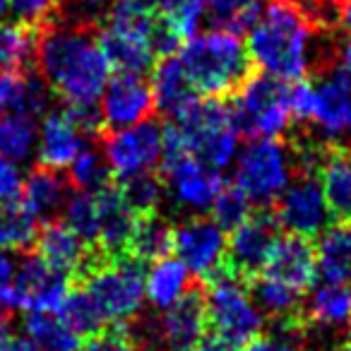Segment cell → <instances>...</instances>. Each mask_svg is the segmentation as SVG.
I'll use <instances>...</instances> for the list:
<instances>
[{
	"label": "cell",
	"instance_id": "4dcf8cb0",
	"mask_svg": "<svg viewBox=\"0 0 351 351\" xmlns=\"http://www.w3.org/2000/svg\"><path fill=\"white\" fill-rule=\"evenodd\" d=\"M267 5L269 0H207L205 22L217 32L241 36L258 25Z\"/></svg>",
	"mask_w": 351,
	"mask_h": 351
},
{
	"label": "cell",
	"instance_id": "d6a6232c",
	"mask_svg": "<svg viewBox=\"0 0 351 351\" xmlns=\"http://www.w3.org/2000/svg\"><path fill=\"white\" fill-rule=\"evenodd\" d=\"M22 332L39 351H75L80 346V337L56 313H27Z\"/></svg>",
	"mask_w": 351,
	"mask_h": 351
},
{
	"label": "cell",
	"instance_id": "603a6c76",
	"mask_svg": "<svg viewBox=\"0 0 351 351\" xmlns=\"http://www.w3.org/2000/svg\"><path fill=\"white\" fill-rule=\"evenodd\" d=\"M152 94H154V108L161 116L178 121L183 118L197 101L200 94L193 87L186 68L178 56H164L152 68Z\"/></svg>",
	"mask_w": 351,
	"mask_h": 351
},
{
	"label": "cell",
	"instance_id": "8d00e7d4",
	"mask_svg": "<svg viewBox=\"0 0 351 351\" xmlns=\"http://www.w3.org/2000/svg\"><path fill=\"white\" fill-rule=\"evenodd\" d=\"M56 315H58L80 339H82V337L89 339V337L99 335V332L106 327V320H104L101 311H99V306L94 303V298L84 291V287L73 289Z\"/></svg>",
	"mask_w": 351,
	"mask_h": 351
},
{
	"label": "cell",
	"instance_id": "30bf717a",
	"mask_svg": "<svg viewBox=\"0 0 351 351\" xmlns=\"http://www.w3.org/2000/svg\"><path fill=\"white\" fill-rule=\"evenodd\" d=\"M161 149H164V128L152 118L123 130L106 132L101 137V152L113 178L118 181L152 173L161 164Z\"/></svg>",
	"mask_w": 351,
	"mask_h": 351
},
{
	"label": "cell",
	"instance_id": "6f0895ef",
	"mask_svg": "<svg viewBox=\"0 0 351 351\" xmlns=\"http://www.w3.org/2000/svg\"><path fill=\"white\" fill-rule=\"evenodd\" d=\"M349 344H351V327H349Z\"/></svg>",
	"mask_w": 351,
	"mask_h": 351
},
{
	"label": "cell",
	"instance_id": "ffe728a7",
	"mask_svg": "<svg viewBox=\"0 0 351 351\" xmlns=\"http://www.w3.org/2000/svg\"><path fill=\"white\" fill-rule=\"evenodd\" d=\"M87 140H92V137L75 121L68 106L53 108V111L41 116L36 161H39V166L53 171L70 169L75 156L87 147Z\"/></svg>",
	"mask_w": 351,
	"mask_h": 351
},
{
	"label": "cell",
	"instance_id": "d6986e66",
	"mask_svg": "<svg viewBox=\"0 0 351 351\" xmlns=\"http://www.w3.org/2000/svg\"><path fill=\"white\" fill-rule=\"evenodd\" d=\"M36 248H39V255L51 267L77 279H82L99 263L106 260L94 245H89L84 239H80L63 219L46 221L41 226L39 236H36Z\"/></svg>",
	"mask_w": 351,
	"mask_h": 351
},
{
	"label": "cell",
	"instance_id": "ba28073f",
	"mask_svg": "<svg viewBox=\"0 0 351 351\" xmlns=\"http://www.w3.org/2000/svg\"><path fill=\"white\" fill-rule=\"evenodd\" d=\"M145 263L132 255L121 260H104L84 274V291L94 298L104 320L125 327L142 313L145 306Z\"/></svg>",
	"mask_w": 351,
	"mask_h": 351
},
{
	"label": "cell",
	"instance_id": "7dc6e473",
	"mask_svg": "<svg viewBox=\"0 0 351 351\" xmlns=\"http://www.w3.org/2000/svg\"><path fill=\"white\" fill-rule=\"evenodd\" d=\"M241 351H298V341L282 332H272V335L255 337L253 341L241 346Z\"/></svg>",
	"mask_w": 351,
	"mask_h": 351
},
{
	"label": "cell",
	"instance_id": "9c48e42d",
	"mask_svg": "<svg viewBox=\"0 0 351 351\" xmlns=\"http://www.w3.org/2000/svg\"><path fill=\"white\" fill-rule=\"evenodd\" d=\"M181 128L188 142V152L210 169L224 173L239 156V130L231 121V108L221 99L197 101L191 111L178 121H171Z\"/></svg>",
	"mask_w": 351,
	"mask_h": 351
},
{
	"label": "cell",
	"instance_id": "4316f807",
	"mask_svg": "<svg viewBox=\"0 0 351 351\" xmlns=\"http://www.w3.org/2000/svg\"><path fill=\"white\" fill-rule=\"evenodd\" d=\"M70 197V181H65L60 171L36 166L25 176L22 188V205L39 221H53L63 212Z\"/></svg>",
	"mask_w": 351,
	"mask_h": 351
},
{
	"label": "cell",
	"instance_id": "8992f818",
	"mask_svg": "<svg viewBox=\"0 0 351 351\" xmlns=\"http://www.w3.org/2000/svg\"><path fill=\"white\" fill-rule=\"evenodd\" d=\"M231 121L239 135L245 137H282L293 123L291 84L272 75H250L231 94Z\"/></svg>",
	"mask_w": 351,
	"mask_h": 351
},
{
	"label": "cell",
	"instance_id": "1f68e13d",
	"mask_svg": "<svg viewBox=\"0 0 351 351\" xmlns=\"http://www.w3.org/2000/svg\"><path fill=\"white\" fill-rule=\"evenodd\" d=\"M39 145V123L27 113L0 116V156L25 164L36 156Z\"/></svg>",
	"mask_w": 351,
	"mask_h": 351
},
{
	"label": "cell",
	"instance_id": "2e32d148",
	"mask_svg": "<svg viewBox=\"0 0 351 351\" xmlns=\"http://www.w3.org/2000/svg\"><path fill=\"white\" fill-rule=\"evenodd\" d=\"M70 291H73V277L51 267L39 253L25 255L17 263V279H15L17 311L58 313Z\"/></svg>",
	"mask_w": 351,
	"mask_h": 351
},
{
	"label": "cell",
	"instance_id": "5bb4252c",
	"mask_svg": "<svg viewBox=\"0 0 351 351\" xmlns=\"http://www.w3.org/2000/svg\"><path fill=\"white\" fill-rule=\"evenodd\" d=\"M161 178L166 186V200L176 210L193 217L210 212L219 193L226 188L221 171L210 169L191 154L161 166Z\"/></svg>",
	"mask_w": 351,
	"mask_h": 351
},
{
	"label": "cell",
	"instance_id": "d4e9b609",
	"mask_svg": "<svg viewBox=\"0 0 351 351\" xmlns=\"http://www.w3.org/2000/svg\"><path fill=\"white\" fill-rule=\"evenodd\" d=\"M53 92L39 73L29 70H0V116L27 113L36 118L49 113Z\"/></svg>",
	"mask_w": 351,
	"mask_h": 351
},
{
	"label": "cell",
	"instance_id": "6da1fadb",
	"mask_svg": "<svg viewBox=\"0 0 351 351\" xmlns=\"http://www.w3.org/2000/svg\"><path fill=\"white\" fill-rule=\"evenodd\" d=\"M34 65L63 106H97L113 73L97 27L65 12L36 29Z\"/></svg>",
	"mask_w": 351,
	"mask_h": 351
},
{
	"label": "cell",
	"instance_id": "7402d4cb",
	"mask_svg": "<svg viewBox=\"0 0 351 351\" xmlns=\"http://www.w3.org/2000/svg\"><path fill=\"white\" fill-rule=\"evenodd\" d=\"M99 197H101V224H99L94 248L106 260L128 258L140 217L125 205L118 186H108L99 191Z\"/></svg>",
	"mask_w": 351,
	"mask_h": 351
},
{
	"label": "cell",
	"instance_id": "f6af8a7d",
	"mask_svg": "<svg viewBox=\"0 0 351 351\" xmlns=\"http://www.w3.org/2000/svg\"><path fill=\"white\" fill-rule=\"evenodd\" d=\"M22 188H25V173L20 164L0 156V205L20 200Z\"/></svg>",
	"mask_w": 351,
	"mask_h": 351
},
{
	"label": "cell",
	"instance_id": "f907efd6",
	"mask_svg": "<svg viewBox=\"0 0 351 351\" xmlns=\"http://www.w3.org/2000/svg\"><path fill=\"white\" fill-rule=\"evenodd\" d=\"M0 351H39V349L29 339H25V337H12L5 346H0Z\"/></svg>",
	"mask_w": 351,
	"mask_h": 351
},
{
	"label": "cell",
	"instance_id": "11a10c76",
	"mask_svg": "<svg viewBox=\"0 0 351 351\" xmlns=\"http://www.w3.org/2000/svg\"><path fill=\"white\" fill-rule=\"evenodd\" d=\"M77 3H82V5H104L106 0H77Z\"/></svg>",
	"mask_w": 351,
	"mask_h": 351
},
{
	"label": "cell",
	"instance_id": "816d5d0a",
	"mask_svg": "<svg viewBox=\"0 0 351 351\" xmlns=\"http://www.w3.org/2000/svg\"><path fill=\"white\" fill-rule=\"evenodd\" d=\"M12 339V322L5 311H0V346H5Z\"/></svg>",
	"mask_w": 351,
	"mask_h": 351
},
{
	"label": "cell",
	"instance_id": "b9f144b4",
	"mask_svg": "<svg viewBox=\"0 0 351 351\" xmlns=\"http://www.w3.org/2000/svg\"><path fill=\"white\" fill-rule=\"evenodd\" d=\"M253 202L248 200V195H245L241 188L236 186H226L224 191L219 193V197L215 200V205H212V219L217 221V224L221 226L224 231H234L239 224H243L245 219H248L250 215H253Z\"/></svg>",
	"mask_w": 351,
	"mask_h": 351
},
{
	"label": "cell",
	"instance_id": "7c38bea8",
	"mask_svg": "<svg viewBox=\"0 0 351 351\" xmlns=\"http://www.w3.org/2000/svg\"><path fill=\"white\" fill-rule=\"evenodd\" d=\"M303 344L308 351H332L351 327V284L322 282L303 298Z\"/></svg>",
	"mask_w": 351,
	"mask_h": 351
},
{
	"label": "cell",
	"instance_id": "5b68a950",
	"mask_svg": "<svg viewBox=\"0 0 351 351\" xmlns=\"http://www.w3.org/2000/svg\"><path fill=\"white\" fill-rule=\"evenodd\" d=\"M296 173L298 161L291 145L272 137H253L234 161V186L255 207L277 205Z\"/></svg>",
	"mask_w": 351,
	"mask_h": 351
},
{
	"label": "cell",
	"instance_id": "44dd1931",
	"mask_svg": "<svg viewBox=\"0 0 351 351\" xmlns=\"http://www.w3.org/2000/svg\"><path fill=\"white\" fill-rule=\"evenodd\" d=\"M260 274L287 284L298 293H306L317 277L315 248L311 239L296 234L279 236Z\"/></svg>",
	"mask_w": 351,
	"mask_h": 351
},
{
	"label": "cell",
	"instance_id": "836d02e7",
	"mask_svg": "<svg viewBox=\"0 0 351 351\" xmlns=\"http://www.w3.org/2000/svg\"><path fill=\"white\" fill-rule=\"evenodd\" d=\"M173 253V224L159 215L140 217L137 219L135 239L130 245V255L140 263H154L159 258Z\"/></svg>",
	"mask_w": 351,
	"mask_h": 351
},
{
	"label": "cell",
	"instance_id": "8fae6325",
	"mask_svg": "<svg viewBox=\"0 0 351 351\" xmlns=\"http://www.w3.org/2000/svg\"><path fill=\"white\" fill-rule=\"evenodd\" d=\"M226 250L229 239L226 231L212 217H188L173 226V253L200 284L212 282L226 272Z\"/></svg>",
	"mask_w": 351,
	"mask_h": 351
},
{
	"label": "cell",
	"instance_id": "f1b7e54d",
	"mask_svg": "<svg viewBox=\"0 0 351 351\" xmlns=\"http://www.w3.org/2000/svg\"><path fill=\"white\" fill-rule=\"evenodd\" d=\"M317 274L327 284H351V224H330L315 245Z\"/></svg>",
	"mask_w": 351,
	"mask_h": 351
},
{
	"label": "cell",
	"instance_id": "681fc988",
	"mask_svg": "<svg viewBox=\"0 0 351 351\" xmlns=\"http://www.w3.org/2000/svg\"><path fill=\"white\" fill-rule=\"evenodd\" d=\"M337 27H341L351 36V0H339V20H337Z\"/></svg>",
	"mask_w": 351,
	"mask_h": 351
},
{
	"label": "cell",
	"instance_id": "74e56055",
	"mask_svg": "<svg viewBox=\"0 0 351 351\" xmlns=\"http://www.w3.org/2000/svg\"><path fill=\"white\" fill-rule=\"evenodd\" d=\"M36 29L29 25H5L0 22V70H25L34 60Z\"/></svg>",
	"mask_w": 351,
	"mask_h": 351
},
{
	"label": "cell",
	"instance_id": "7bdbcfd3",
	"mask_svg": "<svg viewBox=\"0 0 351 351\" xmlns=\"http://www.w3.org/2000/svg\"><path fill=\"white\" fill-rule=\"evenodd\" d=\"M8 8L15 12L22 25L41 27L58 15L63 0H8Z\"/></svg>",
	"mask_w": 351,
	"mask_h": 351
},
{
	"label": "cell",
	"instance_id": "e0dca14e",
	"mask_svg": "<svg viewBox=\"0 0 351 351\" xmlns=\"http://www.w3.org/2000/svg\"><path fill=\"white\" fill-rule=\"evenodd\" d=\"M154 325L156 351H195L210 330L202 284L193 287L181 301L154 315Z\"/></svg>",
	"mask_w": 351,
	"mask_h": 351
},
{
	"label": "cell",
	"instance_id": "60d3db41",
	"mask_svg": "<svg viewBox=\"0 0 351 351\" xmlns=\"http://www.w3.org/2000/svg\"><path fill=\"white\" fill-rule=\"evenodd\" d=\"M207 0H156V15L181 41L197 34L205 22Z\"/></svg>",
	"mask_w": 351,
	"mask_h": 351
},
{
	"label": "cell",
	"instance_id": "db71d44e",
	"mask_svg": "<svg viewBox=\"0 0 351 351\" xmlns=\"http://www.w3.org/2000/svg\"><path fill=\"white\" fill-rule=\"evenodd\" d=\"M8 10H10V8H8V0H0V22L8 15Z\"/></svg>",
	"mask_w": 351,
	"mask_h": 351
},
{
	"label": "cell",
	"instance_id": "ee69618b",
	"mask_svg": "<svg viewBox=\"0 0 351 351\" xmlns=\"http://www.w3.org/2000/svg\"><path fill=\"white\" fill-rule=\"evenodd\" d=\"M80 351H142L140 344L132 339L128 327H116V330H101L99 335L89 337Z\"/></svg>",
	"mask_w": 351,
	"mask_h": 351
},
{
	"label": "cell",
	"instance_id": "52a82bcc",
	"mask_svg": "<svg viewBox=\"0 0 351 351\" xmlns=\"http://www.w3.org/2000/svg\"><path fill=\"white\" fill-rule=\"evenodd\" d=\"M205 289V287H202ZM207 325L215 337L234 344L236 349L263 335L267 315L260 311L253 293L245 289L243 279L221 272L205 289Z\"/></svg>",
	"mask_w": 351,
	"mask_h": 351
},
{
	"label": "cell",
	"instance_id": "c3c4849f",
	"mask_svg": "<svg viewBox=\"0 0 351 351\" xmlns=\"http://www.w3.org/2000/svg\"><path fill=\"white\" fill-rule=\"evenodd\" d=\"M195 351H236V346L212 335V337H205V339H202L200 344H197Z\"/></svg>",
	"mask_w": 351,
	"mask_h": 351
},
{
	"label": "cell",
	"instance_id": "e575fe53",
	"mask_svg": "<svg viewBox=\"0 0 351 351\" xmlns=\"http://www.w3.org/2000/svg\"><path fill=\"white\" fill-rule=\"evenodd\" d=\"M36 236L39 219L22 205V200L0 205V250H27L32 243H36Z\"/></svg>",
	"mask_w": 351,
	"mask_h": 351
},
{
	"label": "cell",
	"instance_id": "4fadbf2b",
	"mask_svg": "<svg viewBox=\"0 0 351 351\" xmlns=\"http://www.w3.org/2000/svg\"><path fill=\"white\" fill-rule=\"evenodd\" d=\"M274 217L287 234L306 236V239L320 236L335 219L322 191L320 176L315 171H298L277 200Z\"/></svg>",
	"mask_w": 351,
	"mask_h": 351
},
{
	"label": "cell",
	"instance_id": "f546056e",
	"mask_svg": "<svg viewBox=\"0 0 351 351\" xmlns=\"http://www.w3.org/2000/svg\"><path fill=\"white\" fill-rule=\"evenodd\" d=\"M253 287V298L260 306V311L267 317H272V322H301L303 320V293L293 291L291 287L282 282H274L269 277L258 274L255 279H250Z\"/></svg>",
	"mask_w": 351,
	"mask_h": 351
},
{
	"label": "cell",
	"instance_id": "9a60e30c",
	"mask_svg": "<svg viewBox=\"0 0 351 351\" xmlns=\"http://www.w3.org/2000/svg\"><path fill=\"white\" fill-rule=\"evenodd\" d=\"M279 221L269 212H253L229 236L226 272L250 282L263 272L269 253L279 239Z\"/></svg>",
	"mask_w": 351,
	"mask_h": 351
},
{
	"label": "cell",
	"instance_id": "f5cc1de1",
	"mask_svg": "<svg viewBox=\"0 0 351 351\" xmlns=\"http://www.w3.org/2000/svg\"><path fill=\"white\" fill-rule=\"evenodd\" d=\"M337 63L351 73V36H346V41L341 44V49L337 51Z\"/></svg>",
	"mask_w": 351,
	"mask_h": 351
},
{
	"label": "cell",
	"instance_id": "bcb514c9",
	"mask_svg": "<svg viewBox=\"0 0 351 351\" xmlns=\"http://www.w3.org/2000/svg\"><path fill=\"white\" fill-rule=\"evenodd\" d=\"M15 279H17V260L10 253L0 250V311H17L15 303Z\"/></svg>",
	"mask_w": 351,
	"mask_h": 351
},
{
	"label": "cell",
	"instance_id": "484cf974",
	"mask_svg": "<svg viewBox=\"0 0 351 351\" xmlns=\"http://www.w3.org/2000/svg\"><path fill=\"white\" fill-rule=\"evenodd\" d=\"M322 191L335 221L351 224V149L339 142H332L322 152L317 166Z\"/></svg>",
	"mask_w": 351,
	"mask_h": 351
},
{
	"label": "cell",
	"instance_id": "83f0119b",
	"mask_svg": "<svg viewBox=\"0 0 351 351\" xmlns=\"http://www.w3.org/2000/svg\"><path fill=\"white\" fill-rule=\"evenodd\" d=\"M193 289L191 284V269L178 258H159L149 263V269L145 274V293L147 303L154 311H166L173 303H178L188 291Z\"/></svg>",
	"mask_w": 351,
	"mask_h": 351
},
{
	"label": "cell",
	"instance_id": "f35d334b",
	"mask_svg": "<svg viewBox=\"0 0 351 351\" xmlns=\"http://www.w3.org/2000/svg\"><path fill=\"white\" fill-rule=\"evenodd\" d=\"M111 178L113 173L108 169L106 156L97 147H84L68 169L70 188H75V191L99 193L111 186Z\"/></svg>",
	"mask_w": 351,
	"mask_h": 351
},
{
	"label": "cell",
	"instance_id": "ac0fdd59",
	"mask_svg": "<svg viewBox=\"0 0 351 351\" xmlns=\"http://www.w3.org/2000/svg\"><path fill=\"white\" fill-rule=\"evenodd\" d=\"M152 111H154V94L152 84L142 75H113L99 97V113L106 132L149 121Z\"/></svg>",
	"mask_w": 351,
	"mask_h": 351
},
{
	"label": "cell",
	"instance_id": "d590c367",
	"mask_svg": "<svg viewBox=\"0 0 351 351\" xmlns=\"http://www.w3.org/2000/svg\"><path fill=\"white\" fill-rule=\"evenodd\" d=\"M60 217L80 239L94 245L99 236V224H101V197H99V193L87 191L70 193Z\"/></svg>",
	"mask_w": 351,
	"mask_h": 351
},
{
	"label": "cell",
	"instance_id": "ab89813d",
	"mask_svg": "<svg viewBox=\"0 0 351 351\" xmlns=\"http://www.w3.org/2000/svg\"><path fill=\"white\" fill-rule=\"evenodd\" d=\"M118 191H121L125 205L137 217L159 215L161 202L166 200V186L161 181V176H156L154 171L152 173L135 176V178H128V181H121Z\"/></svg>",
	"mask_w": 351,
	"mask_h": 351
},
{
	"label": "cell",
	"instance_id": "3957f363",
	"mask_svg": "<svg viewBox=\"0 0 351 351\" xmlns=\"http://www.w3.org/2000/svg\"><path fill=\"white\" fill-rule=\"evenodd\" d=\"M178 60L186 68L200 97L221 99L234 94L250 77V56L245 44L229 32H205L181 44Z\"/></svg>",
	"mask_w": 351,
	"mask_h": 351
},
{
	"label": "cell",
	"instance_id": "cb8c5ba5",
	"mask_svg": "<svg viewBox=\"0 0 351 351\" xmlns=\"http://www.w3.org/2000/svg\"><path fill=\"white\" fill-rule=\"evenodd\" d=\"M97 34H99V46H101L111 70H116V73L145 75L147 70L154 68L156 58H159L154 46V36L149 34L118 29V27H106V25L99 27Z\"/></svg>",
	"mask_w": 351,
	"mask_h": 351
},
{
	"label": "cell",
	"instance_id": "9f6ffc18",
	"mask_svg": "<svg viewBox=\"0 0 351 351\" xmlns=\"http://www.w3.org/2000/svg\"><path fill=\"white\" fill-rule=\"evenodd\" d=\"M332 351H351V344H339L337 349H332Z\"/></svg>",
	"mask_w": 351,
	"mask_h": 351
},
{
	"label": "cell",
	"instance_id": "7a4b0ae2",
	"mask_svg": "<svg viewBox=\"0 0 351 351\" xmlns=\"http://www.w3.org/2000/svg\"><path fill=\"white\" fill-rule=\"evenodd\" d=\"M320 34L291 0H269L258 25L248 32L250 63L282 82H301L337 63V51L320 44Z\"/></svg>",
	"mask_w": 351,
	"mask_h": 351
},
{
	"label": "cell",
	"instance_id": "277c9868",
	"mask_svg": "<svg viewBox=\"0 0 351 351\" xmlns=\"http://www.w3.org/2000/svg\"><path fill=\"white\" fill-rule=\"evenodd\" d=\"M293 121L311 128L322 142L351 135V73L339 63L291 84Z\"/></svg>",
	"mask_w": 351,
	"mask_h": 351
}]
</instances>
